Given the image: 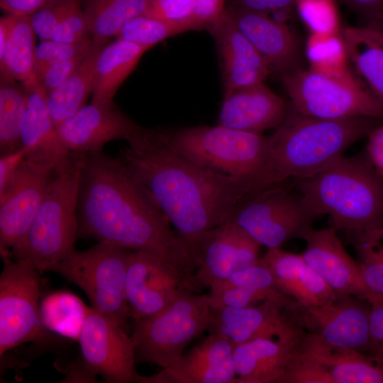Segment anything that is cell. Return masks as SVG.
Instances as JSON below:
<instances>
[{"label":"cell","mask_w":383,"mask_h":383,"mask_svg":"<svg viewBox=\"0 0 383 383\" xmlns=\"http://www.w3.org/2000/svg\"><path fill=\"white\" fill-rule=\"evenodd\" d=\"M126 140L128 145L119 158L152 196L190 251L202 233L225 222L237 204L265 189L255 181L196 164L174 148L168 131L162 129L135 123Z\"/></svg>","instance_id":"1"},{"label":"cell","mask_w":383,"mask_h":383,"mask_svg":"<svg viewBox=\"0 0 383 383\" xmlns=\"http://www.w3.org/2000/svg\"><path fill=\"white\" fill-rule=\"evenodd\" d=\"M77 218L78 238L155 255L194 281L189 247L119 157L102 150L84 155Z\"/></svg>","instance_id":"2"},{"label":"cell","mask_w":383,"mask_h":383,"mask_svg":"<svg viewBox=\"0 0 383 383\" xmlns=\"http://www.w3.org/2000/svg\"><path fill=\"white\" fill-rule=\"evenodd\" d=\"M382 123L367 116H309L289 104L283 121L269 136L270 164L277 182L306 178L326 169Z\"/></svg>","instance_id":"3"},{"label":"cell","mask_w":383,"mask_h":383,"mask_svg":"<svg viewBox=\"0 0 383 383\" xmlns=\"http://www.w3.org/2000/svg\"><path fill=\"white\" fill-rule=\"evenodd\" d=\"M311 209L336 230L369 234L383 225V178L364 153L343 157L306 178L294 179Z\"/></svg>","instance_id":"4"},{"label":"cell","mask_w":383,"mask_h":383,"mask_svg":"<svg viewBox=\"0 0 383 383\" xmlns=\"http://www.w3.org/2000/svg\"><path fill=\"white\" fill-rule=\"evenodd\" d=\"M84 155L67 152L58 161L45 197L26 235L6 255L30 263L41 274L75 250Z\"/></svg>","instance_id":"5"},{"label":"cell","mask_w":383,"mask_h":383,"mask_svg":"<svg viewBox=\"0 0 383 383\" xmlns=\"http://www.w3.org/2000/svg\"><path fill=\"white\" fill-rule=\"evenodd\" d=\"M174 148L196 164L262 187L278 184L269 158V136L220 124L168 132Z\"/></svg>","instance_id":"6"},{"label":"cell","mask_w":383,"mask_h":383,"mask_svg":"<svg viewBox=\"0 0 383 383\" xmlns=\"http://www.w3.org/2000/svg\"><path fill=\"white\" fill-rule=\"evenodd\" d=\"M211 311L208 294L186 290L159 313L134 321L131 338L136 363L162 369L174 365L186 347L208 330Z\"/></svg>","instance_id":"7"},{"label":"cell","mask_w":383,"mask_h":383,"mask_svg":"<svg viewBox=\"0 0 383 383\" xmlns=\"http://www.w3.org/2000/svg\"><path fill=\"white\" fill-rule=\"evenodd\" d=\"M296 111L321 118L367 116L383 120V106L350 69L327 74L298 68L280 75Z\"/></svg>","instance_id":"8"},{"label":"cell","mask_w":383,"mask_h":383,"mask_svg":"<svg viewBox=\"0 0 383 383\" xmlns=\"http://www.w3.org/2000/svg\"><path fill=\"white\" fill-rule=\"evenodd\" d=\"M132 251L99 242L85 251L74 250L48 272L78 286L94 309L124 328L130 317L125 284Z\"/></svg>","instance_id":"9"},{"label":"cell","mask_w":383,"mask_h":383,"mask_svg":"<svg viewBox=\"0 0 383 383\" xmlns=\"http://www.w3.org/2000/svg\"><path fill=\"white\" fill-rule=\"evenodd\" d=\"M318 217L301 194L289 191L281 183L243 200L226 221L240 228L260 245L275 249L292 239L304 240Z\"/></svg>","instance_id":"10"},{"label":"cell","mask_w":383,"mask_h":383,"mask_svg":"<svg viewBox=\"0 0 383 383\" xmlns=\"http://www.w3.org/2000/svg\"><path fill=\"white\" fill-rule=\"evenodd\" d=\"M0 355L28 342L50 340L40 314V275L30 263L1 256Z\"/></svg>","instance_id":"11"},{"label":"cell","mask_w":383,"mask_h":383,"mask_svg":"<svg viewBox=\"0 0 383 383\" xmlns=\"http://www.w3.org/2000/svg\"><path fill=\"white\" fill-rule=\"evenodd\" d=\"M283 312L296 327L339 348L370 352V304L352 296L320 305H304L292 299Z\"/></svg>","instance_id":"12"},{"label":"cell","mask_w":383,"mask_h":383,"mask_svg":"<svg viewBox=\"0 0 383 383\" xmlns=\"http://www.w3.org/2000/svg\"><path fill=\"white\" fill-rule=\"evenodd\" d=\"M78 342L88 373L110 383H140L131 338L116 321L90 307Z\"/></svg>","instance_id":"13"},{"label":"cell","mask_w":383,"mask_h":383,"mask_svg":"<svg viewBox=\"0 0 383 383\" xmlns=\"http://www.w3.org/2000/svg\"><path fill=\"white\" fill-rule=\"evenodd\" d=\"M186 290L199 293L201 289L162 258L143 251H132L125 292L130 317L134 321L159 313Z\"/></svg>","instance_id":"14"},{"label":"cell","mask_w":383,"mask_h":383,"mask_svg":"<svg viewBox=\"0 0 383 383\" xmlns=\"http://www.w3.org/2000/svg\"><path fill=\"white\" fill-rule=\"evenodd\" d=\"M260 247L246 232L230 222L206 231L191 247L196 284L200 289L210 288L257 263Z\"/></svg>","instance_id":"15"},{"label":"cell","mask_w":383,"mask_h":383,"mask_svg":"<svg viewBox=\"0 0 383 383\" xmlns=\"http://www.w3.org/2000/svg\"><path fill=\"white\" fill-rule=\"evenodd\" d=\"M54 168L40 167L24 160L8 188L0 195L1 256L9 255L26 235L45 197Z\"/></svg>","instance_id":"16"},{"label":"cell","mask_w":383,"mask_h":383,"mask_svg":"<svg viewBox=\"0 0 383 383\" xmlns=\"http://www.w3.org/2000/svg\"><path fill=\"white\" fill-rule=\"evenodd\" d=\"M282 309L272 301L243 308L212 309L207 331L223 336L233 345L257 338L299 343L306 332L294 326Z\"/></svg>","instance_id":"17"},{"label":"cell","mask_w":383,"mask_h":383,"mask_svg":"<svg viewBox=\"0 0 383 383\" xmlns=\"http://www.w3.org/2000/svg\"><path fill=\"white\" fill-rule=\"evenodd\" d=\"M233 346L223 336L209 333L172 366L141 376L140 383H235Z\"/></svg>","instance_id":"18"},{"label":"cell","mask_w":383,"mask_h":383,"mask_svg":"<svg viewBox=\"0 0 383 383\" xmlns=\"http://www.w3.org/2000/svg\"><path fill=\"white\" fill-rule=\"evenodd\" d=\"M304 262L318 273L340 296L367 301L372 296L366 287L357 261L347 252L333 227L313 229L304 240Z\"/></svg>","instance_id":"19"},{"label":"cell","mask_w":383,"mask_h":383,"mask_svg":"<svg viewBox=\"0 0 383 383\" xmlns=\"http://www.w3.org/2000/svg\"><path fill=\"white\" fill-rule=\"evenodd\" d=\"M135 123L113 102L84 105L57 128L63 151L87 154L115 140H126Z\"/></svg>","instance_id":"20"},{"label":"cell","mask_w":383,"mask_h":383,"mask_svg":"<svg viewBox=\"0 0 383 383\" xmlns=\"http://www.w3.org/2000/svg\"><path fill=\"white\" fill-rule=\"evenodd\" d=\"M228 14L267 63L280 75L301 68L299 43L288 26L268 14L230 5Z\"/></svg>","instance_id":"21"},{"label":"cell","mask_w":383,"mask_h":383,"mask_svg":"<svg viewBox=\"0 0 383 383\" xmlns=\"http://www.w3.org/2000/svg\"><path fill=\"white\" fill-rule=\"evenodd\" d=\"M206 28L216 40L222 62L224 95L264 82L271 70L227 11Z\"/></svg>","instance_id":"22"},{"label":"cell","mask_w":383,"mask_h":383,"mask_svg":"<svg viewBox=\"0 0 383 383\" xmlns=\"http://www.w3.org/2000/svg\"><path fill=\"white\" fill-rule=\"evenodd\" d=\"M287 108L285 101L262 82L224 95L218 124L262 134L279 126Z\"/></svg>","instance_id":"23"},{"label":"cell","mask_w":383,"mask_h":383,"mask_svg":"<svg viewBox=\"0 0 383 383\" xmlns=\"http://www.w3.org/2000/svg\"><path fill=\"white\" fill-rule=\"evenodd\" d=\"M295 355L325 370L333 383H383V367L359 351L330 345L306 333Z\"/></svg>","instance_id":"24"},{"label":"cell","mask_w":383,"mask_h":383,"mask_svg":"<svg viewBox=\"0 0 383 383\" xmlns=\"http://www.w3.org/2000/svg\"><path fill=\"white\" fill-rule=\"evenodd\" d=\"M27 91L21 144L25 160L43 168L52 169L65 153L47 106V95L34 82L23 84Z\"/></svg>","instance_id":"25"},{"label":"cell","mask_w":383,"mask_h":383,"mask_svg":"<svg viewBox=\"0 0 383 383\" xmlns=\"http://www.w3.org/2000/svg\"><path fill=\"white\" fill-rule=\"evenodd\" d=\"M299 343L257 338L234 345L235 383H280Z\"/></svg>","instance_id":"26"},{"label":"cell","mask_w":383,"mask_h":383,"mask_svg":"<svg viewBox=\"0 0 383 383\" xmlns=\"http://www.w3.org/2000/svg\"><path fill=\"white\" fill-rule=\"evenodd\" d=\"M209 301L213 309L243 308L272 301L283 307L292 299L277 287L267 267L260 260L211 287Z\"/></svg>","instance_id":"27"},{"label":"cell","mask_w":383,"mask_h":383,"mask_svg":"<svg viewBox=\"0 0 383 383\" xmlns=\"http://www.w3.org/2000/svg\"><path fill=\"white\" fill-rule=\"evenodd\" d=\"M149 49L121 39L104 45L96 60L91 102H113L120 86Z\"/></svg>","instance_id":"28"},{"label":"cell","mask_w":383,"mask_h":383,"mask_svg":"<svg viewBox=\"0 0 383 383\" xmlns=\"http://www.w3.org/2000/svg\"><path fill=\"white\" fill-rule=\"evenodd\" d=\"M341 33L349 62L383 106V40L365 26L344 28Z\"/></svg>","instance_id":"29"},{"label":"cell","mask_w":383,"mask_h":383,"mask_svg":"<svg viewBox=\"0 0 383 383\" xmlns=\"http://www.w3.org/2000/svg\"><path fill=\"white\" fill-rule=\"evenodd\" d=\"M104 45L92 40L79 67L60 86L46 94L47 106L56 128L85 105L92 92L96 60Z\"/></svg>","instance_id":"30"},{"label":"cell","mask_w":383,"mask_h":383,"mask_svg":"<svg viewBox=\"0 0 383 383\" xmlns=\"http://www.w3.org/2000/svg\"><path fill=\"white\" fill-rule=\"evenodd\" d=\"M11 15L9 38L0 56L1 76L26 84L33 79L36 35L29 16Z\"/></svg>","instance_id":"31"},{"label":"cell","mask_w":383,"mask_h":383,"mask_svg":"<svg viewBox=\"0 0 383 383\" xmlns=\"http://www.w3.org/2000/svg\"><path fill=\"white\" fill-rule=\"evenodd\" d=\"M89 308L72 292L56 291L41 300L40 318L50 332L78 341Z\"/></svg>","instance_id":"32"},{"label":"cell","mask_w":383,"mask_h":383,"mask_svg":"<svg viewBox=\"0 0 383 383\" xmlns=\"http://www.w3.org/2000/svg\"><path fill=\"white\" fill-rule=\"evenodd\" d=\"M148 0H88L84 10L92 40L102 43L116 36L131 19L144 14Z\"/></svg>","instance_id":"33"},{"label":"cell","mask_w":383,"mask_h":383,"mask_svg":"<svg viewBox=\"0 0 383 383\" xmlns=\"http://www.w3.org/2000/svg\"><path fill=\"white\" fill-rule=\"evenodd\" d=\"M0 82V153L3 155L22 147L27 91L23 84L13 79L1 76Z\"/></svg>","instance_id":"34"},{"label":"cell","mask_w":383,"mask_h":383,"mask_svg":"<svg viewBox=\"0 0 383 383\" xmlns=\"http://www.w3.org/2000/svg\"><path fill=\"white\" fill-rule=\"evenodd\" d=\"M306 53L311 70L327 74H339L349 69L341 32L311 33L307 40Z\"/></svg>","instance_id":"35"},{"label":"cell","mask_w":383,"mask_h":383,"mask_svg":"<svg viewBox=\"0 0 383 383\" xmlns=\"http://www.w3.org/2000/svg\"><path fill=\"white\" fill-rule=\"evenodd\" d=\"M196 29L199 28L191 23L170 22L143 14L128 21L116 37L151 48L167 38Z\"/></svg>","instance_id":"36"},{"label":"cell","mask_w":383,"mask_h":383,"mask_svg":"<svg viewBox=\"0 0 383 383\" xmlns=\"http://www.w3.org/2000/svg\"><path fill=\"white\" fill-rule=\"evenodd\" d=\"M260 260L270 271L280 292L300 304H307L299 280L304 262L301 254L287 252L282 248L267 249Z\"/></svg>","instance_id":"37"},{"label":"cell","mask_w":383,"mask_h":383,"mask_svg":"<svg viewBox=\"0 0 383 383\" xmlns=\"http://www.w3.org/2000/svg\"><path fill=\"white\" fill-rule=\"evenodd\" d=\"M363 282L370 292V303L383 300V240L365 234L351 233Z\"/></svg>","instance_id":"38"},{"label":"cell","mask_w":383,"mask_h":383,"mask_svg":"<svg viewBox=\"0 0 383 383\" xmlns=\"http://www.w3.org/2000/svg\"><path fill=\"white\" fill-rule=\"evenodd\" d=\"M296 11L311 33H337L342 29L335 0H296Z\"/></svg>","instance_id":"39"},{"label":"cell","mask_w":383,"mask_h":383,"mask_svg":"<svg viewBox=\"0 0 383 383\" xmlns=\"http://www.w3.org/2000/svg\"><path fill=\"white\" fill-rule=\"evenodd\" d=\"M91 43L92 38L90 37L77 43H66L50 39L40 40L35 48L34 74L49 65L87 52Z\"/></svg>","instance_id":"40"},{"label":"cell","mask_w":383,"mask_h":383,"mask_svg":"<svg viewBox=\"0 0 383 383\" xmlns=\"http://www.w3.org/2000/svg\"><path fill=\"white\" fill-rule=\"evenodd\" d=\"M89 30L80 0H76L53 30L50 40L77 43L89 38Z\"/></svg>","instance_id":"41"},{"label":"cell","mask_w":383,"mask_h":383,"mask_svg":"<svg viewBox=\"0 0 383 383\" xmlns=\"http://www.w3.org/2000/svg\"><path fill=\"white\" fill-rule=\"evenodd\" d=\"M76 0H52L29 16L31 26L40 40L50 39L51 35Z\"/></svg>","instance_id":"42"},{"label":"cell","mask_w":383,"mask_h":383,"mask_svg":"<svg viewBox=\"0 0 383 383\" xmlns=\"http://www.w3.org/2000/svg\"><path fill=\"white\" fill-rule=\"evenodd\" d=\"M144 15L174 23H191L201 26L193 16L191 0H148Z\"/></svg>","instance_id":"43"},{"label":"cell","mask_w":383,"mask_h":383,"mask_svg":"<svg viewBox=\"0 0 383 383\" xmlns=\"http://www.w3.org/2000/svg\"><path fill=\"white\" fill-rule=\"evenodd\" d=\"M299 280L307 300L306 305L324 304L334 301L340 296L304 260L300 269Z\"/></svg>","instance_id":"44"},{"label":"cell","mask_w":383,"mask_h":383,"mask_svg":"<svg viewBox=\"0 0 383 383\" xmlns=\"http://www.w3.org/2000/svg\"><path fill=\"white\" fill-rule=\"evenodd\" d=\"M89 49L72 58L43 68L35 73L32 81L43 89L46 94H49L60 86L74 72Z\"/></svg>","instance_id":"45"},{"label":"cell","mask_w":383,"mask_h":383,"mask_svg":"<svg viewBox=\"0 0 383 383\" xmlns=\"http://www.w3.org/2000/svg\"><path fill=\"white\" fill-rule=\"evenodd\" d=\"M280 383H333V381L319 366L294 355Z\"/></svg>","instance_id":"46"},{"label":"cell","mask_w":383,"mask_h":383,"mask_svg":"<svg viewBox=\"0 0 383 383\" xmlns=\"http://www.w3.org/2000/svg\"><path fill=\"white\" fill-rule=\"evenodd\" d=\"M370 339L369 356L383 367V300L370 304Z\"/></svg>","instance_id":"47"},{"label":"cell","mask_w":383,"mask_h":383,"mask_svg":"<svg viewBox=\"0 0 383 383\" xmlns=\"http://www.w3.org/2000/svg\"><path fill=\"white\" fill-rule=\"evenodd\" d=\"M193 16L201 26L207 28L223 14L226 0H191Z\"/></svg>","instance_id":"48"},{"label":"cell","mask_w":383,"mask_h":383,"mask_svg":"<svg viewBox=\"0 0 383 383\" xmlns=\"http://www.w3.org/2000/svg\"><path fill=\"white\" fill-rule=\"evenodd\" d=\"M27 150L24 147L1 155L0 158V195L3 194L15 177L21 162L25 160Z\"/></svg>","instance_id":"49"},{"label":"cell","mask_w":383,"mask_h":383,"mask_svg":"<svg viewBox=\"0 0 383 383\" xmlns=\"http://www.w3.org/2000/svg\"><path fill=\"white\" fill-rule=\"evenodd\" d=\"M367 138L363 153L373 168L383 178V123L374 128Z\"/></svg>","instance_id":"50"},{"label":"cell","mask_w":383,"mask_h":383,"mask_svg":"<svg viewBox=\"0 0 383 383\" xmlns=\"http://www.w3.org/2000/svg\"><path fill=\"white\" fill-rule=\"evenodd\" d=\"M296 0H231V5L246 10L271 13L279 10L291 9Z\"/></svg>","instance_id":"51"},{"label":"cell","mask_w":383,"mask_h":383,"mask_svg":"<svg viewBox=\"0 0 383 383\" xmlns=\"http://www.w3.org/2000/svg\"><path fill=\"white\" fill-rule=\"evenodd\" d=\"M52 0H0V6L8 14L30 16Z\"/></svg>","instance_id":"52"},{"label":"cell","mask_w":383,"mask_h":383,"mask_svg":"<svg viewBox=\"0 0 383 383\" xmlns=\"http://www.w3.org/2000/svg\"><path fill=\"white\" fill-rule=\"evenodd\" d=\"M354 12L365 18V21L383 14V0H338Z\"/></svg>","instance_id":"53"},{"label":"cell","mask_w":383,"mask_h":383,"mask_svg":"<svg viewBox=\"0 0 383 383\" xmlns=\"http://www.w3.org/2000/svg\"><path fill=\"white\" fill-rule=\"evenodd\" d=\"M363 26L373 30L383 40V14L366 21Z\"/></svg>","instance_id":"54"},{"label":"cell","mask_w":383,"mask_h":383,"mask_svg":"<svg viewBox=\"0 0 383 383\" xmlns=\"http://www.w3.org/2000/svg\"><path fill=\"white\" fill-rule=\"evenodd\" d=\"M365 235L377 240H383V225L376 231Z\"/></svg>","instance_id":"55"}]
</instances>
